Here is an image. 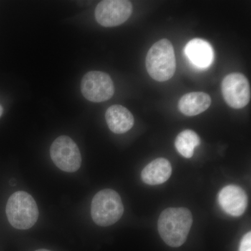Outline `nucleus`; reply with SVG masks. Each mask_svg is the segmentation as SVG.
<instances>
[{
  "label": "nucleus",
  "instance_id": "1",
  "mask_svg": "<svg viewBox=\"0 0 251 251\" xmlns=\"http://www.w3.org/2000/svg\"><path fill=\"white\" fill-rule=\"evenodd\" d=\"M192 224V214L186 208H168L158 219V232L168 246L179 247L186 242Z\"/></svg>",
  "mask_w": 251,
  "mask_h": 251
},
{
  "label": "nucleus",
  "instance_id": "2",
  "mask_svg": "<svg viewBox=\"0 0 251 251\" xmlns=\"http://www.w3.org/2000/svg\"><path fill=\"white\" fill-rule=\"evenodd\" d=\"M176 67L174 48L168 39L157 41L148 51L147 71L153 80L158 82L170 80L174 75Z\"/></svg>",
  "mask_w": 251,
  "mask_h": 251
},
{
  "label": "nucleus",
  "instance_id": "3",
  "mask_svg": "<svg viewBox=\"0 0 251 251\" xmlns=\"http://www.w3.org/2000/svg\"><path fill=\"white\" fill-rule=\"evenodd\" d=\"M6 213L10 224L18 229L31 228L39 218L35 201L25 191H17L11 195L6 204Z\"/></svg>",
  "mask_w": 251,
  "mask_h": 251
},
{
  "label": "nucleus",
  "instance_id": "4",
  "mask_svg": "<svg viewBox=\"0 0 251 251\" xmlns=\"http://www.w3.org/2000/svg\"><path fill=\"white\" fill-rule=\"evenodd\" d=\"M124 205L119 193L112 189H103L94 196L91 215L96 224L102 227L112 226L124 214Z\"/></svg>",
  "mask_w": 251,
  "mask_h": 251
},
{
  "label": "nucleus",
  "instance_id": "5",
  "mask_svg": "<svg viewBox=\"0 0 251 251\" xmlns=\"http://www.w3.org/2000/svg\"><path fill=\"white\" fill-rule=\"evenodd\" d=\"M52 161L61 171L74 173L80 168L82 158L75 142L66 135L57 138L50 148Z\"/></svg>",
  "mask_w": 251,
  "mask_h": 251
},
{
  "label": "nucleus",
  "instance_id": "6",
  "mask_svg": "<svg viewBox=\"0 0 251 251\" xmlns=\"http://www.w3.org/2000/svg\"><path fill=\"white\" fill-rule=\"evenodd\" d=\"M81 92L87 100L94 103L106 101L115 93L113 81L108 74L98 71L86 74L81 81Z\"/></svg>",
  "mask_w": 251,
  "mask_h": 251
},
{
  "label": "nucleus",
  "instance_id": "7",
  "mask_svg": "<svg viewBox=\"0 0 251 251\" xmlns=\"http://www.w3.org/2000/svg\"><path fill=\"white\" fill-rule=\"evenodd\" d=\"M221 91L225 101L231 108H243L250 102V84L242 74L233 73L226 75L221 84Z\"/></svg>",
  "mask_w": 251,
  "mask_h": 251
},
{
  "label": "nucleus",
  "instance_id": "8",
  "mask_svg": "<svg viewBox=\"0 0 251 251\" xmlns=\"http://www.w3.org/2000/svg\"><path fill=\"white\" fill-rule=\"evenodd\" d=\"M133 12L131 2L126 0H105L97 5L95 17L105 27H116L125 23Z\"/></svg>",
  "mask_w": 251,
  "mask_h": 251
},
{
  "label": "nucleus",
  "instance_id": "9",
  "mask_svg": "<svg viewBox=\"0 0 251 251\" xmlns=\"http://www.w3.org/2000/svg\"><path fill=\"white\" fill-rule=\"evenodd\" d=\"M219 201L225 212L234 217L242 216L248 206L247 193L237 185L225 186L220 191Z\"/></svg>",
  "mask_w": 251,
  "mask_h": 251
},
{
  "label": "nucleus",
  "instance_id": "10",
  "mask_svg": "<svg viewBox=\"0 0 251 251\" xmlns=\"http://www.w3.org/2000/svg\"><path fill=\"white\" fill-rule=\"evenodd\" d=\"M109 128L116 134L126 133L134 125V117L128 109L120 105H113L105 112Z\"/></svg>",
  "mask_w": 251,
  "mask_h": 251
},
{
  "label": "nucleus",
  "instance_id": "11",
  "mask_svg": "<svg viewBox=\"0 0 251 251\" xmlns=\"http://www.w3.org/2000/svg\"><path fill=\"white\" fill-rule=\"evenodd\" d=\"M172 175V166L168 160L158 158L150 162L141 173L143 182L148 185L163 184L169 179Z\"/></svg>",
  "mask_w": 251,
  "mask_h": 251
},
{
  "label": "nucleus",
  "instance_id": "12",
  "mask_svg": "<svg viewBox=\"0 0 251 251\" xmlns=\"http://www.w3.org/2000/svg\"><path fill=\"white\" fill-rule=\"evenodd\" d=\"M186 54L195 66L207 68L214 60V51L207 41L201 39L190 41L186 46Z\"/></svg>",
  "mask_w": 251,
  "mask_h": 251
},
{
  "label": "nucleus",
  "instance_id": "13",
  "mask_svg": "<svg viewBox=\"0 0 251 251\" xmlns=\"http://www.w3.org/2000/svg\"><path fill=\"white\" fill-rule=\"evenodd\" d=\"M211 103L209 94L202 92H191L179 99L178 108L186 116H196L206 111Z\"/></svg>",
  "mask_w": 251,
  "mask_h": 251
},
{
  "label": "nucleus",
  "instance_id": "14",
  "mask_svg": "<svg viewBox=\"0 0 251 251\" xmlns=\"http://www.w3.org/2000/svg\"><path fill=\"white\" fill-rule=\"evenodd\" d=\"M201 143L199 136L192 130H185L181 131L175 140V148L178 152L185 157L190 158L193 156L195 148Z\"/></svg>",
  "mask_w": 251,
  "mask_h": 251
},
{
  "label": "nucleus",
  "instance_id": "15",
  "mask_svg": "<svg viewBox=\"0 0 251 251\" xmlns=\"http://www.w3.org/2000/svg\"><path fill=\"white\" fill-rule=\"evenodd\" d=\"M239 251H251V233L247 232L241 240Z\"/></svg>",
  "mask_w": 251,
  "mask_h": 251
},
{
  "label": "nucleus",
  "instance_id": "16",
  "mask_svg": "<svg viewBox=\"0 0 251 251\" xmlns=\"http://www.w3.org/2000/svg\"><path fill=\"white\" fill-rule=\"evenodd\" d=\"M3 113V108L1 105H0V117L1 116V115H2Z\"/></svg>",
  "mask_w": 251,
  "mask_h": 251
},
{
  "label": "nucleus",
  "instance_id": "17",
  "mask_svg": "<svg viewBox=\"0 0 251 251\" xmlns=\"http://www.w3.org/2000/svg\"><path fill=\"white\" fill-rule=\"evenodd\" d=\"M35 251H50L46 250V249H39V250H36Z\"/></svg>",
  "mask_w": 251,
  "mask_h": 251
}]
</instances>
